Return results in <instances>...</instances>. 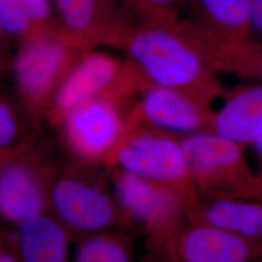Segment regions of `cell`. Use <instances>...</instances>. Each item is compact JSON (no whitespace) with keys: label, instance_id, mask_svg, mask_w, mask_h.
Here are the masks:
<instances>
[{"label":"cell","instance_id":"obj_17","mask_svg":"<svg viewBox=\"0 0 262 262\" xmlns=\"http://www.w3.org/2000/svg\"><path fill=\"white\" fill-rule=\"evenodd\" d=\"M60 17L70 30L82 33L93 28L102 0H55Z\"/></svg>","mask_w":262,"mask_h":262},{"label":"cell","instance_id":"obj_16","mask_svg":"<svg viewBox=\"0 0 262 262\" xmlns=\"http://www.w3.org/2000/svg\"><path fill=\"white\" fill-rule=\"evenodd\" d=\"M75 262H130V257L118 239L97 234L85 239L79 246Z\"/></svg>","mask_w":262,"mask_h":262},{"label":"cell","instance_id":"obj_25","mask_svg":"<svg viewBox=\"0 0 262 262\" xmlns=\"http://www.w3.org/2000/svg\"><path fill=\"white\" fill-rule=\"evenodd\" d=\"M254 149L256 150L257 155L262 159V134L255 140L253 144Z\"/></svg>","mask_w":262,"mask_h":262},{"label":"cell","instance_id":"obj_23","mask_svg":"<svg viewBox=\"0 0 262 262\" xmlns=\"http://www.w3.org/2000/svg\"><path fill=\"white\" fill-rule=\"evenodd\" d=\"M31 21H44L50 17L49 0H20Z\"/></svg>","mask_w":262,"mask_h":262},{"label":"cell","instance_id":"obj_6","mask_svg":"<svg viewBox=\"0 0 262 262\" xmlns=\"http://www.w3.org/2000/svg\"><path fill=\"white\" fill-rule=\"evenodd\" d=\"M68 113V136L80 154L89 158L102 156L119 140L122 121L110 102L95 97Z\"/></svg>","mask_w":262,"mask_h":262},{"label":"cell","instance_id":"obj_1","mask_svg":"<svg viewBox=\"0 0 262 262\" xmlns=\"http://www.w3.org/2000/svg\"><path fill=\"white\" fill-rule=\"evenodd\" d=\"M177 21L146 23L129 38L128 53L150 85L189 92L203 81V56Z\"/></svg>","mask_w":262,"mask_h":262},{"label":"cell","instance_id":"obj_14","mask_svg":"<svg viewBox=\"0 0 262 262\" xmlns=\"http://www.w3.org/2000/svg\"><path fill=\"white\" fill-rule=\"evenodd\" d=\"M18 243L23 262H67L66 232L56 221L43 213L19 225Z\"/></svg>","mask_w":262,"mask_h":262},{"label":"cell","instance_id":"obj_4","mask_svg":"<svg viewBox=\"0 0 262 262\" xmlns=\"http://www.w3.org/2000/svg\"><path fill=\"white\" fill-rule=\"evenodd\" d=\"M115 190L126 214L149 229L172 224L180 213V196L170 186L121 170Z\"/></svg>","mask_w":262,"mask_h":262},{"label":"cell","instance_id":"obj_13","mask_svg":"<svg viewBox=\"0 0 262 262\" xmlns=\"http://www.w3.org/2000/svg\"><path fill=\"white\" fill-rule=\"evenodd\" d=\"M118 71L110 56L94 54L84 58L67 77L57 94L59 108L70 112L79 105L94 99L114 80Z\"/></svg>","mask_w":262,"mask_h":262},{"label":"cell","instance_id":"obj_18","mask_svg":"<svg viewBox=\"0 0 262 262\" xmlns=\"http://www.w3.org/2000/svg\"><path fill=\"white\" fill-rule=\"evenodd\" d=\"M228 53L235 69L243 75L257 78L262 84V43L245 41Z\"/></svg>","mask_w":262,"mask_h":262},{"label":"cell","instance_id":"obj_7","mask_svg":"<svg viewBox=\"0 0 262 262\" xmlns=\"http://www.w3.org/2000/svg\"><path fill=\"white\" fill-rule=\"evenodd\" d=\"M141 114L145 121L163 132L185 136L202 129L205 116L189 93L173 88L150 85L143 94Z\"/></svg>","mask_w":262,"mask_h":262},{"label":"cell","instance_id":"obj_9","mask_svg":"<svg viewBox=\"0 0 262 262\" xmlns=\"http://www.w3.org/2000/svg\"><path fill=\"white\" fill-rule=\"evenodd\" d=\"M182 262H249L248 239L206 224L193 225L179 239Z\"/></svg>","mask_w":262,"mask_h":262},{"label":"cell","instance_id":"obj_3","mask_svg":"<svg viewBox=\"0 0 262 262\" xmlns=\"http://www.w3.org/2000/svg\"><path fill=\"white\" fill-rule=\"evenodd\" d=\"M191 177L205 187L250 186L253 177L242 145L214 131H197L181 139Z\"/></svg>","mask_w":262,"mask_h":262},{"label":"cell","instance_id":"obj_26","mask_svg":"<svg viewBox=\"0 0 262 262\" xmlns=\"http://www.w3.org/2000/svg\"><path fill=\"white\" fill-rule=\"evenodd\" d=\"M2 26H1V23H0V32H1V29H2Z\"/></svg>","mask_w":262,"mask_h":262},{"label":"cell","instance_id":"obj_5","mask_svg":"<svg viewBox=\"0 0 262 262\" xmlns=\"http://www.w3.org/2000/svg\"><path fill=\"white\" fill-rule=\"evenodd\" d=\"M52 202L59 219L80 231H100L115 217L111 198L100 188L80 180L63 179L56 183Z\"/></svg>","mask_w":262,"mask_h":262},{"label":"cell","instance_id":"obj_22","mask_svg":"<svg viewBox=\"0 0 262 262\" xmlns=\"http://www.w3.org/2000/svg\"><path fill=\"white\" fill-rule=\"evenodd\" d=\"M17 126L9 109L0 104V148L7 145L16 134Z\"/></svg>","mask_w":262,"mask_h":262},{"label":"cell","instance_id":"obj_10","mask_svg":"<svg viewBox=\"0 0 262 262\" xmlns=\"http://www.w3.org/2000/svg\"><path fill=\"white\" fill-rule=\"evenodd\" d=\"M211 122L216 134L242 146L253 145L262 134V84L234 92Z\"/></svg>","mask_w":262,"mask_h":262},{"label":"cell","instance_id":"obj_11","mask_svg":"<svg viewBox=\"0 0 262 262\" xmlns=\"http://www.w3.org/2000/svg\"><path fill=\"white\" fill-rule=\"evenodd\" d=\"M66 59L56 40L39 38L28 43L16 61V74L23 90L30 95L45 94L54 84Z\"/></svg>","mask_w":262,"mask_h":262},{"label":"cell","instance_id":"obj_20","mask_svg":"<svg viewBox=\"0 0 262 262\" xmlns=\"http://www.w3.org/2000/svg\"><path fill=\"white\" fill-rule=\"evenodd\" d=\"M0 23L11 33H20L32 21L20 0H0Z\"/></svg>","mask_w":262,"mask_h":262},{"label":"cell","instance_id":"obj_12","mask_svg":"<svg viewBox=\"0 0 262 262\" xmlns=\"http://www.w3.org/2000/svg\"><path fill=\"white\" fill-rule=\"evenodd\" d=\"M45 197L37 180L27 167L11 164L0 170V214L19 225L43 213Z\"/></svg>","mask_w":262,"mask_h":262},{"label":"cell","instance_id":"obj_24","mask_svg":"<svg viewBox=\"0 0 262 262\" xmlns=\"http://www.w3.org/2000/svg\"><path fill=\"white\" fill-rule=\"evenodd\" d=\"M0 262H18L15 256L7 252H0Z\"/></svg>","mask_w":262,"mask_h":262},{"label":"cell","instance_id":"obj_15","mask_svg":"<svg viewBox=\"0 0 262 262\" xmlns=\"http://www.w3.org/2000/svg\"><path fill=\"white\" fill-rule=\"evenodd\" d=\"M203 223L244 238L262 236V205L253 201L222 198L203 211Z\"/></svg>","mask_w":262,"mask_h":262},{"label":"cell","instance_id":"obj_21","mask_svg":"<svg viewBox=\"0 0 262 262\" xmlns=\"http://www.w3.org/2000/svg\"><path fill=\"white\" fill-rule=\"evenodd\" d=\"M247 41L262 43V0H251L249 34Z\"/></svg>","mask_w":262,"mask_h":262},{"label":"cell","instance_id":"obj_8","mask_svg":"<svg viewBox=\"0 0 262 262\" xmlns=\"http://www.w3.org/2000/svg\"><path fill=\"white\" fill-rule=\"evenodd\" d=\"M195 20L187 24L192 32L220 38L227 50L248 39L251 0H187Z\"/></svg>","mask_w":262,"mask_h":262},{"label":"cell","instance_id":"obj_2","mask_svg":"<svg viewBox=\"0 0 262 262\" xmlns=\"http://www.w3.org/2000/svg\"><path fill=\"white\" fill-rule=\"evenodd\" d=\"M116 159L122 171L172 187L191 177L182 142L162 133L134 135L120 147Z\"/></svg>","mask_w":262,"mask_h":262},{"label":"cell","instance_id":"obj_19","mask_svg":"<svg viewBox=\"0 0 262 262\" xmlns=\"http://www.w3.org/2000/svg\"><path fill=\"white\" fill-rule=\"evenodd\" d=\"M146 23L177 21L179 11L187 0H129Z\"/></svg>","mask_w":262,"mask_h":262}]
</instances>
